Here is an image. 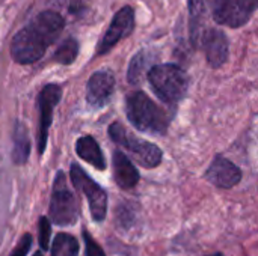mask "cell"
<instances>
[{
    "label": "cell",
    "mask_w": 258,
    "mask_h": 256,
    "mask_svg": "<svg viewBox=\"0 0 258 256\" xmlns=\"http://www.w3.org/2000/svg\"><path fill=\"white\" fill-rule=\"evenodd\" d=\"M127 118L135 128L151 134H165L168 130V118L162 109L144 92H133L125 103Z\"/></svg>",
    "instance_id": "cell-1"
},
{
    "label": "cell",
    "mask_w": 258,
    "mask_h": 256,
    "mask_svg": "<svg viewBox=\"0 0 258 256\" xmlns=\"http://www.w3.org/2000/svg\"><path fill=\"white\" fill-rule=\"evenodd\" d=\"M148 80L156 95L168 104H175L183 100L189 88L187 74L174 63L153 66L148 71Z\"/></svg>",
    "instance_id": "cell-2"
},
{
    "label": "cell",
    "mask_w": 258,
    "mask_h": 256,
    "mask_svg": "<svg viewBox=\"0 0 258 256\" xmlns=\"http://www.w3.org/2000/svg\"><path fill=\"white\" fill-rule=\"evenodd\" d=\"M110 139L125 151L144 167H157L162 163V151L157 145L147 142L144 139L132 136L119 122H113L109 127Z\"/></svg>",
    "instance_id": "cell-3"
},
{
    "label": "cell",
    "mask_w": 258,
    "mask_h": 256,
    "mask_svg": "<svg viewBox=\"0 0 258 256\" xmlns=\"http://www.w3.org/2000/svg\"><path fill=\"white\" fill-rule=\"evenodd\" d=\"M77 217H79L77 201L73 192L68 189L65 174L59 170L56 174L54 184H53L48 219L59 226H70L77 222Z\"/></svg>",
    "instance_id": "cell-4"
},
{
    "label": "cell",
    "mask_w": 258,
    "mask_h": 256,
    "mask_svg": "<svg viewBox=\"0 0 258 256\" xmlns=\"http://www.w3.org/2000/svg\"><path fill=\"white\" fill-rule=\"evenodd\" d=\"M47 47H48L47 41L29 23L26 27L18 30L15 36L12 38L11 56L15 62L27 65V63H33L39 60L44 56Z\"/></svg>",
    "instance_id": "cell-5"
},
{
    "label": "cell",
    "mask_w": 258,
    "mask_h": 256,
    "mask_svg": "<svg viewBox=\"0 0 258 256\" xmlns=\"http://www.w3.org/2000/svg\"><path fill=\"white\" fill-rule=\"evenodd\" d=\"M70 177H71L74 187L86 196L92 219L95 222H103L106 217V213H107V195H106V192L77 163L71 164Z\"/></svg>",
    "instance_id": "cell-6"
},
{
    "label": "cell",
    "mask_w": 258,
    "mask_h": 256,
    "mask_svg": "<svg viewBox=\"0 0 258 256\" xmlns=\"http://www.w3.org/2000/svg\"><path fill=\"white\" fill-rule=\"evenodd\" d=\"M258 0H215L213 15L219 24L240 27L257 8Z\"/></svg>",
    "instance_id": "cell-7"
},
{
    "label": "cell",
    "mask_w": 258,
    "mask_h": 256,
    "mask_svg": "<svg viewBox=\"0 0 258 256\" xmlns=\"http://www.w3.org/2000/svg\"><path fill=\"white\" fill-rule=\"evenodd\" d=\"M62 97V89L57 84H47L42 88L38 97L39 107V125H38V152L42 154L47 146L48 128L53 119V109L59 104Z\"/></svg>",
    "instance_id": "cell-8"
},
{
    "label": "cell",
    "mask_w": 258,
    "mask_h": 256,
    "mask_svg": "<svg viewBox=\"0 0 258 256\" xmlns=\"http://www.w3.org/2000/svg\"><path fill=\"white\" fill-rule=\"evenodd\" d=\"M135 27V12L130 6H124L122 9H119L110 26L107 27L104 36L101 38L98 48H97V54H104L107 53L110 48H113L122 38L128 36L132 33Z\"/></svg>",
    "instance_id": "cell-9"
},
{
    "label": "cell",
    "mask_w": 258,
    "mask_h": 256,
    "mask_svg": "<svg viewBox=\"0 0 258 256\" xmlns=\"http://www.w3.org/2000/svg\"><path fill=\"white\" fill-rule=\"evenodd\" d=\"M115 91V77L110 71H97L91 75L86 86V100L94 107L109 103Z\"/></svg>",
    "instance_id": "cell-10"
},
{
    "label": "cell",
    "mask_w": 258,
    "mask_h": 256,
    "mask_svg": "<svg viewBox=\"0 0 258 256\" xmlns=\"http://www.w3.org/2000/svg\"><path fill=\"white\" fill-rule=\"evenodd\" d=\"M206 178L221 189H231L242 180V170L228 158L218 155L206 172Z\"/></svg>",
    "instance_id": "cell-11"
},
{
    "label": "cell",
    "mask_w": 258,
    "mask_h": 256,
    "mask_svg": "<svg viewBox=\"0 0 258 256\" xmlns=\"http://www.w3.org/2000/svg\"><path fill=\"white\" fill-rule=\"evenodd\" d=\"M201 47L206 51L207 62L213 68H219L227 62V59H228V39H227L224 32H221L218 29L207 30L204 38H203Z\"/></svg>",
    "instance_id": "cell-12"
},
{
    "label": "cell",
    "mask_w": 258,
    "mask_h": 256,
    "mask_svg": "<svg viewBox=\"0 0 258 256\" xmlns=\"http://www.w3.org/2000/svg\"><path fill=\"white\" fill-rule=\"evenodd\" d=\"M30 24L33 26L35 30H38L42 35V38L47 41V44L51 45L62 33V30L65 27V20L56 11H44V12L38 14L30 21Z\"/></svg>",
    "instance_id": "cell-13"
},
{
    "label": "cell",
    "mask_w": 258,
    "mask_h": 256,
    "mask_svg": "<svg viewBox=\"0 0 258 256\" xmlns=\"http://www.w3.org/2000/svg\"><path fill=\"white\" fill-rule=\"evenodd\" d=\"M112 164H113V178L121 189L130 190L138 184L139 172L125 154H122L121 151H115Z\"/></svg>",
    "instance_id": "cell-14"
},
{
    "label": "cell",
    "mask_w": 258,
    "mask_h": 256,
    "mask_svg": "<svg viewBox=\"0 0 258 256\" xmlns=\"http://www.w3.org/2000/svg\"><path fill=\"white\" fill-rule=\"evenodd\" d=\"M76 152L80 158H83L86 163H89L95 169H98V170L106 169L104 155H103V152H101V149H100V146L94 137H91V136L80 137L76 143Z\"/></svg>",
    "instance_id": "cell-15"
},
{
    "label": "cell",
    "mask_w": 258,
    "mask_h": 256,
    "mask_svg": "<svg viewBox=\"0 0 258 256\" xmlns=\"http://www.w3.org/2000/svg\"><path fill=\"white\" fill-rule=\"evenodd\" d=\"M207 14V0H189V17H190V39L195 47L201 45L206 35L204 18Z\"/></svg>",
    "instance_id": "cell-16"
},
{
    "label": "cell",
    "mask_w": 258,
    "mask_h": 256,
    "mask_svg": "<svg viewBox=\"0 0 258 256\" xmlns=\"http://www.w3.org/2000/svg\"><path fill=\"white\" fill-rule=\"evenodd\" d=\"M30 151V142L27 136V130L24 125L18 124L14 131V149H12V158L15 163L21 164L26 163Z\"/></svg>",
    "instance_id": "cell-17"
},
{
    "label": "cell",
    "mask_w": 258,
    "mask_h": 256,
    "mask_svg": "<svg viewBox=\"0 0 258 256\" xmlns=\"http://www.w3.org/2000/svg\"><path fill=\"white\" fill-rule=\"evenodd\" d=\"M51 256H79V243L70 234H57L51 244Z\"/></svg>",
    "instance_id": "cell-18"
},
{
    "label": "cell",
    "mask_w": 258,
    "mask_h": 256,
    "mask_svg": "<svg viewBox=\"0 0 258 256\" xmlns=\"http://www.w3.org/2000/svg\"><path fill=\"white\" fill-rule=\"evenodd\" d=\"M79 54V42L74 38L65 39L54 51V60L62 65H70L76 60Z\"/></svg>",
    "instance_id": "cell-19"
},
{
    "label": "cell",
    "mask_w": 258,
    "mask_h": 256,
    "mask_svg": "<svg viewBox=\"0 0 258 256\" xmlns=\"http://www.w3.org/2000/svg\"><path fill=\"white\" fill-rule=\"evenodd\" d=\"M147 66H148V56H147L144 51L138 53V54L132 59L130 65H128V72H127L128 81H130L132 84L139 83L141 78H142V75H144V72H145V69H147Z\"/></svg>",
    "instance_id": "cell-20"
},
{
    "label": "cell",
    "mask_w": 258,
    "mask_h": 256,
    "mask_svg": "<svg viewBox=\"0 0 258 256\" xmlns=\"http://www.w3.org/2000/svg\"><path fill=\"white\" fill-rule=\"evenodd\" d=\"M50 234H51L50 219L42 216L39 219V223H38V241H39V246L44 250H47L50 247Z\"/></svg>",
    "instance_id": "cell-21"
},
{
    "label": "cell",
    "mask_w": 258,
    "mask_h": 256,
    "mask_svg": "<svg viewBox=\"0 0 258 256\" xmlns=\"http://www.w3.org/2000/svg\"><path fill=\"white\" fill-rule=\"evenodd\" d=\"M83 241H85V252L86 256H106L98 243L91 237L88 231H83Z\"/></svg>",
    "instance_id": "cell-22"
},
{
    "label": "cell",
    "mask_w": 258,
    "mask_h": 256,
    "mask_svg": "<svg viewBox=\"0 0 258 256\" xmlns=\"http://www.w3.org/2000/svg\"><path fill=\"white\" fill-rule=\"evenodd\" d=\"M30 246H32V235L30 234H26L20 240V243L17 244V247L12 250L11 256H26L29 253V250H30Z\"/></svg>",
    "instance_id": "cell-23"
},
{
    "label": "cell",
    "mask_w": 258,
    "mask_h": 256,
    "mask_svg": "<svg viewBox=\"0 0 258 256\" xmlns=\"http://www.w3.org/2000/svg\"><path fill=\"white\" fill-rule=\"evenodd\" d=\"M33 256H44V255H42L41 252H36V253H35V255H33Z\"/></svg>",
    "instance_id": "cell-24"
},
{
    "label": "cell",
    "mask_w": 258,
    "mask_h": 256,
    "mask_svg": "<svg viewBox=\"0 0 258 256\" xmlns=\"http://www.w3.org/2000/svg\"><path fill=\"white\" fill-rule=\"evenodd\" d=\"M213 256H222V253H216V255H213Z\"/></svg>",
    "instance_id": "cell-25"
}]
</instances>
